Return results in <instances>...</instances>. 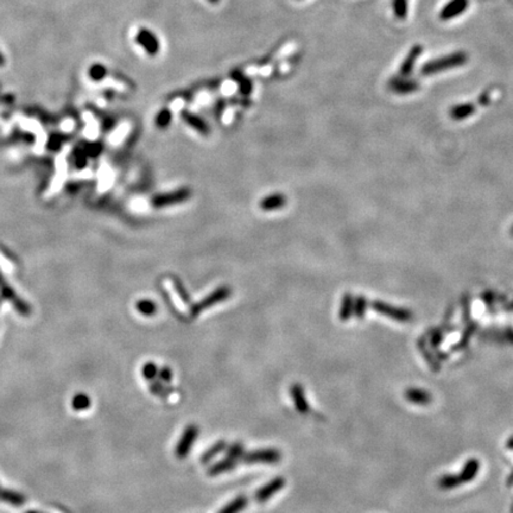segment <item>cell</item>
<instances>
[{
	"label": "cell",
	"instance_id": "6da1fadb",
	"mask_svg": "<svg viewBox=\"0 0 513 513\" xmlns=\"http://www.w3.org/2000/svg\"><path fill=\"white\" fill-rule=\"evenodd\" d=\"M467 62V55L463 52H455L451 55L444 56L442 59L430 61L425 63L422 68V73L424 75H430L435 73H440V71L451 69V68L459 67Z\"/></svg>",
	"mask_w": 513,
	"mask_h": 513
},
{
	"label": "cell",
	"instance_id": "7a4b0ae2",
	"mask_svg": "<svg viewBox=\"0 0 513 513\" xmlns=\"http://www.w3.org/2000/svg\"><path fill=\"white\" fill-rule=\"evenodd\" d=\"M198 435V428L191 424L185 428V430L182 434V436L176 445V456L178 459L187 458L189 451L191 450L192 444L196 441V437Z\"/></svg>",
	"mask_w": 513,
	"mask_h": 513
},
{
	"label": "cell",
	"instance_id": "3957f363",
	"mask_svg": "<svg viewBox=\"0 0 513 513\" xmlns=\"http://www.w3.org/2000/svg\"><path fill=\"white\" fill-rule=\"evenodd\" d=\"M135 42H137L138 44L149 53V55L155 56L159 51L160 45L158 38H157V36L153 34V32L148 30V28L142 27L139 30L137 36H135Z\"/></svg>",
	"mask_w": 513,
	"mask_h": 513
},
{
	"label": "cell",
	"instance_id": "277c9868",
	"mask_svg": "<svg viewBox=\"0 0 513 513\" xmlns=\"http://www.w3.org/2000/svg\"><path fill=\"white\" fill-rule=\"evenodd\" d=\"M247 463H277L280 460V452L274 449H260L242 455Z\"/></svg>",
	"mask_w": 513,
	"mask_h": 513
},
{
	"label": "cell",
	"instance_id": "5b68a950",
	"mask_svg": "<svg viewBox=\"0 0 513 513\" xmlns=\"http://www.w3.org/2000/svg\"><path fill=\"white\" fill-rule=\"evenodd\" d=\"M230 289L228 288H220V289H217V290H215L214 292H212L209 296H207L206 298H203L201 302L197 303L194 308H192L191 310V312H192V315L196 316V315H198L200 312H202L203 310H206V309H208L210 308V306H213L214 304H216V303H220V302H222L226 299L227 297H230Z\"/></svg>",
	"mask_w": 513,
	"mask_h": 513
},
{
	"label": "cell",
	"instance_id": "8992f818",
	"mask_svg": "<svg viewBox=\"0 0 513 513\" xmlns=\"http://www.w3.org/2000/svg\"><path fill=\"white\" fill-rule=\"evenodd\" d=\"M164 288H165V290L170 296L171 301H173L174 305L176 306L178 311L188 314L189 308L187 304V297H185L183 292L178 289L177 285L175 284V281L173 279H170V278H166V279H164Z\"/></svg>",
	"mask_w": 513,
	"mask_h": 513
},
{
	"label": "cell",
	"instance_id": "52a82bcc",
	"mask_svg": "<svg viewBox=\"0 0 513 513\" xmlns=\"http://www.w3.org/2000/svg\"><path fill=\"white\" fill-rule=\"evenodd\" d=\"M285 486V480L283 477H276V479L271 480L269 483L264 484L262 488H259L258 492L255 493V499L259 502H264L279 492L281 488Z\"/></svg>",
	"mask_w": 513,
	"mask_h": 513
},
{
	"label": "cell",
	"instance_id": "ba28073f",
	"mask_svg": "<svg viewBox=\"0 0 513 513\" xmlns=\"http://www.w3.org/2000/svg\"><path fill=\"white\" fill-rule=\"evenodd\" d=\"M190 192L185 189H182V190L171 192V194H164L159 195L157 197L153 198L152 205L155 207H165L170 205H176V203L183 202L189 197Z\"/></svg>",
	"mask_w": 513,
	"mask_h": 513
},
{
	"label": "cell",
	"instance_id": "9c48e42d",
	"mask_svg": "<svg viewBox=\"0 0 513 513\" xmlns=\"http://www.w3.org/2000/svg\"><path fill=\"white\" fill-rule=\"evenodd\" d=\"M373 308L377 310L378 312L383 314V315H386L391 319H394L397 321H408L410 319V312L406 311L404 309H399L394 308V306L390 305H385L384 303H374Z\"/></svg>",
	"mask_w": 513,
	"mask_h": 513
},
{
	"label": "cell",
	"instance_id": "30bf717a",
	"mask_svg": "<svg viewBox=\"0 0 513 513\" xmlns=\"http://www.w3.org/2000/svg\"><path fill=\"white\" fill-rule=\"evenodd\" d=\"M468 6V0H451L443 7L441 12V18L443 20L451 19L459 14H461Z\"/></svg>",
	"mask_w": 513,
	"mask_h": 513
},
{
	"label": "cell",
	"instance_id": "8fae6325",
	"mask_svg": "<svg viewBox=\"0 0 513 513\" xmlns=\"http://www.w3.org/2000/svg\"><path fill=\"white\" fill-rule=\"evenodd\" d=\"M290 394L292 397V401H294V403H295L296 408H297L299 412L306 413L309 411L308 402H306L304 391H303L301 385H298V384L292 385L291 388H290Z\"/></svg>",
	"mask_w": 513,
	"mask_h": 513
},
{
	"label": "cell",
	"instance_id": "7c38bea8",
	"mask_svg": "<svg viewBox=\"0 0 513 513\" xmlns=\"http://www.w3.org/2000/svg\"><path fill=\"white\" fill-rule=\"evenodd\" d=\"M405 398L409 402L419 405H425L431 402V395L429 392L420 390V388H409V390H406Z\"/></svg>",
	"mask_w": 513,
	"mask_h": 513
},
{
	"label": "cell",
	"instance_id": "4fadbf2b",
	"mask_svg": "<svg viewBox=\"0 0 513 513\" xmlns=\"http://www.w3.org/2000/svg\"><path fill=\"white\" fill-rule=\"evenodd\" d=\"M480 469V462L477 461L476 459H470L469 461H467V463L463 467L461 474H460V479H461L462 482H469L472 481L474 477L476 476L477 472Z\"/></svg>",
	"mask_w": 513,
	"mask_h": 513
},
{
	"label": "cell",
	"instance_id": "5bb4252c",
	"mask_svg": "<svg viewBox=\"0 0 513 513\" xmlns=\"http://www.w3.org/2000/svg\"><path fill=\"white\" fill-rule=\"evenodd\" d=\"M420 52H422V46L420 45H416L411 49V51L409 52L408 57H406L405 61L402 64V68H401L402 76H406V75H409L410 73H411L413 64H415L417 57L420 55Z\"/></svg>",
	"mask_w": 513,
	"mask_h": 513
},
{
	"label": "cell",
	"instance_id": "9a60e30c",
	"mask_svg": "<svg viewBox=\"0 0 513 513\" xmlns=\"http://www.w3.org/2000/svg\"><path fill=\"white\" fill-rule=\"evenodd\" d=\"M234 467H235V460L231 459V458H226V459L221 460V461H219V462H216L214 466L210 467V468L208 469V474L210 476H215V475H219V474H221V473L232 470L234 468Z\"/></svg>",
	"mask_w": 513,
	"mask_h": 513
},
{
	"label": "cell",
	"instance_id": "2e32d148",
	"mask_svg": "<svg viewBox=\"0 0 513 513\" xmlns=\"http://www.w3.org/2000/svg\"><path fill=\"white\" fill-rule=\"evenodd\" d=\"M285 205V197L280 194H274L271 195L269 197L264 198L262 203H260V207L264 210H274L278 208H281Z\"/></svg>",
	"mask_w": 513,
	"mask_h": 513
},
{
	"label": "cell",
	"instance_id": "e0dca14e",
	"mask_svg": "<svg viewBox=\"0 0 513 513\" xmlns=\"http://www.w3.org/2000/svg\"><path fill=\"white\" fill-rule=\"evenodd\" d=\"M183 119L185 120V123L188 125H190L192 128H195L196 131H198L200 133L202 134H208V127L207 125L203 123V121L200 119L198 117L194 116V114L184 112L183 113Z\"/></svg>",
	"mask_w": 513,
	"mask_h": 513
},
{
	"label": "cell",
	"instance_id": "ac0fdd59",
	"mask_svg": "<svg viewBox=\"0 0 513 513\" xmlns=\"http://www.w3.org/2000/svg\"><path fill=\"white\" fill-rule=\"evenodd\" d=\"M246 505H247V499H246L244 495H240V497L235 498L234 500H232L230 502V504L224 506V507L220 511V513H239L244 509Z\"/></svg>",
	"mask_w": 513,
	"mask_h": 513
},
{
	"label": "cell",
	"instance_id": "d6986e66",
	"mask_svg": "<svg viewBox=\"0 0 513 513\" xmlns=\"http://www.w3.org/2000/svg\"><path fill=\"white\" fill-rule=\"evenodd\" d=\"M391 88L393 89L394 92L398 93H410L415 91L417 88V84L415 82L411 81H404L402 80V78H394V80L391 82Z\"/></svg>",
	"mask_w": 513,
	"mask_h": 513
},
{
	"label": "cell",
	"instance_id": "ffe728a7",
	"mask_svg": "<svg viewBox=\"0 0 513 513\" xmlns=\"http://www.w3.org/2000/svg\"><path fill=\"white\" fill-rule=\"evenodd\" d=\"M227 445L226 443H224V441H219V442H216L215 444L212 445L208 450H207L205 454H203L202 456V459H201V461L203 463H207V462H209L210 460L215 458V456H217L220 454V452H222L224 450V448H226Z\"/></svg>",
	"mask_w": 513,
	"mask_h": 513
},
{
	"label": "cell",
	"instance_id": "44dd1931",
	"mask_svg": "<svg viewBox=\"0 0 513 513\" xmlns=\"http://www.w3.org/2000/svg\"><path fill=\"white\" fill-rule=\"evenodd\" d=\"M137 310L141 315L145 316H152L155 315L157 311V305L155 302L150 301V299H140V301L137 302Z\"/></svg>",
	"mask_w": 513,
	"mask_h": 513
},
{
	"label": "cell",
	"instance_id": "7402d4cb",
	"mask_svg": "<svg viewBox=\"0 0 513 513\" xmlns=\"http://www.w3.org/2000/svg\"><path fill=\"white\" fill-rule=\"evenodd\" d=\"M0 499H2V500H4V501H6V502H11V504L14 505V506L23 505L24 501H25V498L23 497V495L14 493V492H11V491H4V490H2V488H0Z\"/></svg>",
	"mask_w": 513,
	"mask_h": 513
},
{
	"label": "cell",
	"instance_id": "603a6c76",
	"mask_svg": "<svg viewBox=\"0 0 513 513\" xmlns=\"http://www.w3.org/2000/svg\"><path fill=\"white\" fill-rule=\"evenodd\" d=\"M473 112H474V106L470 105V103H467V105L454 107V108L451 109V117L454 118V119H465V118L469 117Z\"/></svg>",
	"mask_w": 513,
	"mask_h": 513
},
{
	"label": "cell",
	"instance_id": "cb8c5ba5",
	"mask_svg": "<svg viewBox=\"0 0 513 513\" xmlns=\"http://www.w3.org/2000/svg\"><path fill=\"white\" fill-rule=\"evenodd\" d=\"M71 405H73L74 410H77V411L87 410L89 406H91V399H89L87 394L80 393V394L75 395L74 399H73V403H71Z\"/></svg>",
	"mask_w": 513,
	"mask_h": 513
},
{
	"label": "cell",
	"instance_id": "d4e9b609",
	"mask_svg": "<svg viewBox=\"0 0 513 513\" xmlns=\"http://www.w3.org/2000/svg\"><path fill=\"white\" fill-rule=\"evenodd\" d=\"M462 481L459 475H444L440 479V487L443 490H451L456 486H459Z\"/></svg>",
	"mask_w": 513,
	"mask_h": 513
},
{
	"label": "cell",
	"instance_id": "484cf974",
	"mask_svg": "<svg viewBox=\"0 0 513 513\" xmlns=\"http://www.w3.org/2000/svg\"><path fill=\"white\" fill-rule=\"evenodd\" d=\"M158 367H157L155 363H152V362H148V363H145L144 367H142V376H144L145 379H148V380H153L155 378L157 377V374H158Z\"/></svg>",
	"mask_w": 513,
	"mask_h": 513
},
{
	"label": "cell",
	"instance_id": "4316f807",
	"mask_svg": "<svg viewBox=\"0 0 513 513\" xmlns=\"http://www.w3.org/2000/svg\"><path fill=\"white\" fill-rule=\"evenodd\" d=\"M227 458L237 460L239 458H242L244 455V447H242L241 443H233L231 444L227 449Z\"/></svg>",
	"mask_w": 513,
	"mask_h": 513
},
{
	"label": "cell",
	"instance_id": "83f0119b",
	"mask_svg": "<svg viewBox=\"0 0 513 513\" xmlns=\"http://www.w3.org/2000/svg\"><path fill=\"white\" fill-rule=\"evenodd\" d=\"M394 13L398 18H404L406 16V10H408V4L406 0H394L393 3Z\"/></svg>",
	"mask_w": 513,
	"mask_h": 513
},
{
	"label": "cell",
	"instance_id": "f1b7e54d",
	"mask_svg": "<svg viewBox=\"0 0 513 513\" xmlns=\"http://www.w3.org/2000/svg\"><path fill=\"white\" fill-rule=\"evenodd\" d=\"M170 121H171V113L167 109H164L162 112H159V114L156 118V123L159 127L167 126Z\"/></svg>",
	"mask_w": 513,
	"mask_h": 513
},
{
	"label": "cell",
	"instance_id": "f546056e",
	"mask_svg": "<svg viewBox=\"0 0 513 513\" xmlns=\"http://www.w3.org/2000/svg\"><path fill=\"white\" fill-rule=\"evenodd\" d=\"M352 314V301L349 299V297H346L344 303H342L341 306V311H340V317L342 320H347Z\"/></svg>",
	"mask_w": 513,
	"mask_h": 513
},
{
	"label": "cell",
	"instance_id": "4dcf8cb0",
	"mask_svg": "<svg viewBox=\"0 0 513 513\" xmlns=\"http://www.w3.org/2000/svg\"><path fill=\"white\" fill-rule=\"evenodd\" d=\"M150 390L153 394L156 395H164L165 394V387L162 385V381H153L150 386Z\"/></svg>",
	"mask_w": 513,
	"mask_h": 513
},
{
	"label": "cell",
	"instance_id": "1f68e13d",
	"mask_svg": "<svg viewBox=\"0 0 513 513\" xmlns=\"http://www.w3.org/2000/svg\"><path fill=\"white\" fill-rule=\"evenodd\" d=\"M159 378L162 380L160 381H165V383H169L173 379V370H171L169 367H163L162 369L158 370Z\"/></svg>",
	"mask_w": 513,
	"mask_h": 513
},
{
	"label": "cell",
	"instance_id": "d6a6232c",
	"mask_svg": "<svg viewBox=\"0 0 513 513\" xmlns=\"http://www.w3.org/2000/svg\"><path fill=\"white\" fill-rule=\"evenodd\" d=\"M365 309H366L365 299L363 298L358 299V302H356L355 304V315L358 317H362L363 312H365Z\"/></svg>",
	"mask_w": 513,
	"mask_h": 513
},
{
	"label": "cell",
	"instance_id": "836d02e7",
	"mask_svg": "<svg viewBox=\"0 0 513 513\" xmlns=\"http://www.w3.org/2000/svg\"><path fill=\"white\" fill-rule=\"evenodd\" d=\"M106 69L102 66H95L92 70V77L96 78V80H100V78L105 76Z\"/></svg>",
	"mask_w": 513,
	"mask_h": 513
},
{
	"label": "cell",
	"instance_id": "e575fe53",
	"mask_svg": "<svg viewBox=\"0 0 513 513\" xmlns=\"http://www.w3.org/2000/svg\"><path fill=\"white\" fill-rule=\"evenodd\" d=\"M208 2H210L212 4H216V3H219L220 0H208Z\"/></svg>",
	"mask_w": 513,
	"mask_h": 513
},
{
	"label": "cell",
	"instance_id": "d590c367",
	"mask_svg": "<svg viewBox=\"0 0 513 513\" xmlns=\"http://www.w3.org/2000/svg\"><path fill=\"white\" fill-rule=\"evenodd\" d=\"M27 513H37V512H35V511H31V512H27Z\"/></svg>",
	"mask_w": 513,
	"mask_h": 513
},
{
	"label": "cell",
	"instance_id": "8d00e7d4",
	"mask_svg": "<svg viewBox=\"0 0 513 513\" xmlns=\"http://www.w3.org/2000/svg\"><path fill=\"white\" fill-rule=\"evenodd\" d=\"M512 233H513V230H512Z\"/></svg>",
	"mask_w": 513,
	"mask_h": 513
}]
</instances>
